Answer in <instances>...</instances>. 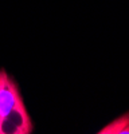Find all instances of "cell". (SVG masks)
I'll return each instance as SVG.
<instances>
[{
  "label": "cell",
  "instance_id": "cell-1",
  "mask_svg": "<svg viewBox=\"0 0 129 134\" xmlns=\"http://www.w3.org/2000/svg\"><path fill=\"white\" fill-rule=\"evenodd\" d=\"M34 125L16 83L0 70V134H30Z\"/></svg>",
  "mask_w": 129,
  "mask_h": 134
},
{
  "label": "cell",
  "instance_id": "cell-2",
  "mask_svg": "<svg viewBox=\"0 0 129 134\" xmlns=\"http://www.w3.org/2000/svg\"><path fill=\"white\" fill-rule=\"evenodd\" d=\"M98 134H129V111L106 125Z\"/></svg>",
  "mask_w": 129,
  "mask_h": 134
}]
</instances>
